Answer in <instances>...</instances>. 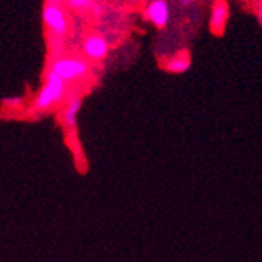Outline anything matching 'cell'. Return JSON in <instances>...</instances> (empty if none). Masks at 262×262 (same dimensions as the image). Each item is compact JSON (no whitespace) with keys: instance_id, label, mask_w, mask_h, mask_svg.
Wrapping results in <instances>:
<instances>
[{"instance_id":"6da1fadb","label":"cell","mask_w":262,"mask_h":262,"mask_svg":"<svg viewBox=\"0 0 262 262\" xmlns=\"http://www.w3.org/2000/svg\"><path fill=\"white\" fill-rule=\"evenodd\" d=\"M68 94V82L52 71H47L44 83L33 101V112H46L61 104Z\"/></svg>"},{"instance_id":"7a4b0ae2","label":"cell","mask_w":262,"mask_h":262,"mask_svg":"<svg viewBox=\"0 0 262 262\" xmlns=\"http://www.w3.org/2000/svg\"><path fill=\"white\" fill-rule=\"evenodd\" d=\"M49 71L60 76L66 82H76L85 79L90 73V63L80 57H52Z\"/></svg>"},{"instance_id":"3957f363","label":"cell","mask_w":262,"mask_h":262,"mask_svg":"<svg viewBox=\"0 0 262 262\" xmlns=\"http://www.w3.org/2000/svg\"><path fill=\"white\" fill-rule=\"evenodd\" d=\"M42 22L47 27V30L51 32V44L55 41H60L66 36L68 33V16L64 10L60 7V4H52V2H46L42 8Z\"/></svg>"},{"instance_id":"277c9868","label":"cell","mask_w":262,"mask_h":262,"mask_svg":"<svg viewBox=\"0 0 262 262\" xmlns=\"http://www.w3.org/2000/svg\"><path fill=\"white\" fill-rule=\"evenodd\" d=\"M146 19L157 29H165L170 22V5L166 0H151L145 10Z\"/></svg>"},{"instance_id":"5b68a950","label":"cell","mask_w":262,"mask_h":262,"mask_svg":"<svg viewBox=\"0 0 262 262\" xmlns=\"http://www.w3.org/2000/svg\"><path fill=\"white\" fill-rule=\"evenodd\" d=\"M228 19H229V5L225 0H215V4L210 8V16H209L210 32L215 35H222L226 29Z\"/></svg>"},{"instance_id":"8992f818","label":"cell","mask_w":262,"mask_h":262,"mask_svg":"<svg viewBox=\"0 0 262 262\" xmlns=\"http://www.w3.org/2000/svg\"><path fill=\"white\" fill-rule=\"evenodd\" d=\"M82 52L91 60H104L108 55V42L101 35H90L82 44Z\"/></svg>"},{"instance_id":"52a82bcc","label":"cell","mask_w":262,"mask_h":262,"mask_svg":"<svg viewBox=\"0 0 262 262\" xmlns=\"http://www.w3.org/2000/svg\"><path fill=\"white\" fill-rule=\"evenodd\" d=\"M80 108H82V99L79 96H74V98H71L68 101V104L64 105V110H63V115H61V120H63L64 127L76 129Z\"/></svg>"},{"instance_id":"ba28073f","label":"cell","mask_w":262,"mask_h":262,"mask_svg":"<svg viewBox=\"0 0 262 262\" xmlns=\"http://www.w3.org/2000/svg\"><path fill=\"white\" fill-rule=\"evenodd\" d=\"M192 63H190V58L187 55H176L166 60L165 63V69L171 74H184L190 69Z\"/></svg>"},{"instance_id":"9c48e42d","label":"cell","mask_w":262,"mask_h":262,"mask_svg":"<svg viewBox=\"0 0 262 262\" xmlns=\"http://www.w3.org/2000/svg\"><path fill=\"white\" fill-rule=\"evenodd\" d=\"M66 5L73 11H101V7L94 5L93 0H66Z\"/></svg>"},{"instance_id":"30bf717a","label":"cell","mask_w":262,"mask_h":262,"mask_svg":"<svg viewBox=\"0 0 262 262\" xmlns=\"http://www.w3.org/2000/svg\"><path fill=\"white\" fill-rule=\"evenodd\" d=\"M5 104H7V105H11V107H14V105H19V104H22V99H20V98L7 99V101H5Z\"/></svg>"},{"instance_id":"8fae6325","label":"cell","mask_w":262,"mask_h":262,"mask_svg":"<svg viewBox=\"0 0 262 262\" xmlns=\"http://www.w3.org/2000/svg\"><path fill=\"white\" fill-rule=\"evenodd\" d=\"M256 14H257V20H259V24H260V27H262V4L257 7V11H256Z\"/></svg>"},{"instance_id":"7c38bea8","label":"cell","mask_w":262,"mask_h":262,"mask_svg":"<svg viewBox=\"0 0 262 262\" xmlns=\"http://www.w3.org/2000/svg\"><path fill=\"white\" fill-rule=\"evenodd\" d=\"M179 4L182 5V7H190L193 4V0H179Z\"/></svg>"},{"instance_id":"4fadbf2b","label":"cell","mask_w":262,"mask_h":262,"mask_svg":"<svg viewBox=\"0 0 262 262\" xmlns=\"http://www.w3.org/2000/svg\"><path fill=\"white\" fill-rule=\"evenodd\" d=\"M47 2H52V4H61L63 0H47Z\"/></svg>"}]
</instances>
